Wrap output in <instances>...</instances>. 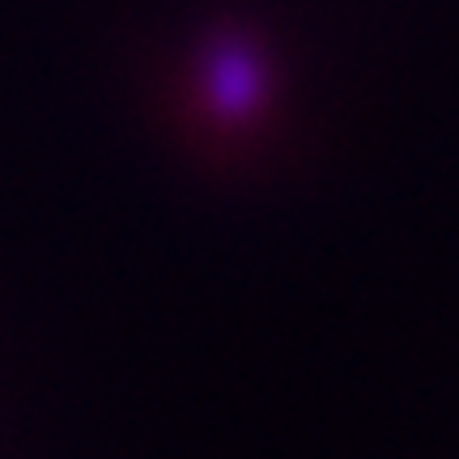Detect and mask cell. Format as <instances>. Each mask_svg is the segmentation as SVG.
Instances as JSON below:
<instances>
[{
	"instance_id": "obj_1",
	"label": "cell",
	"mask_w": 459,
	"mask_h": 459,
	"mask_svg": "<svg viewBox=\"0 0 459 459\" xmlns=\"http://www.w3.org/2000/svg\"><path fill=\"white\" fill-rule=\"evenodd\" d=\"M260 65L243 48H221L213 56V102L217 111L243 115L251 102L260 99Z\"/></svg>"
}]
</instances>
